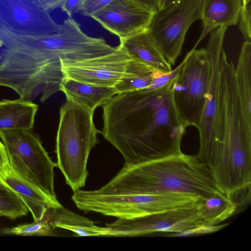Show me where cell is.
Masks as SVG:
<instances>
[{
	"mask_svg": "<svg viewBox=\"0 0 251 251\" xmlns=\"http://www.w3.org/2000/svg\"><path fill=\"white\" fill-rule=\"evenodd\" d=\"M11 168L6 148L0 138V176Z\"/></svg>",
	"mask_w": 251,
	"mask_h": 251,
	"instance_id": "f1b7e54d",
	"label": "cell"
},
{
	"mask_svg": "<svg viewBox=\"0 0 251 251\" xmlns=\"http://www.w3.org/2000/svg\"><path fill=\"white\" fill-rule=\"evenodd\" d=\"M238 93L244 117L251 124V43L243 44L235 68Z\"/></svg>",
	"mask_w": 251,
	"mask_h": 251,
	"instance_id": "d6986e66",
	"label": "cell"
},
{
	"mask_svg": "<svg viewBox=\"0 0 251 251\" xmlns=\"http://www.w3.org/2000/svg\"><path fill=\"white\" fill-rule=\"evenodd\" d=\"M154 13L135 0H112L91 18L121 41L148 31Z\"/></svg>",
	"mask_w": 251,
	"mask_h": 251,
	"instance_id": "8fae6325",
	"label": "cell"
},
{
	"mask_svg": "<svg viewBox=\"0 0 251 251\" xmlns=\"http://www.w3.org/2000/svg\"><path fill=\"white\" fill-rule=\"evenodd\" d=\"M38 109L37 104L20 98L0 100V131L31 130Z\"/></svg>",
	"mask_w": 251,
	"mask_h": 251,
	"instance_id": "e0dca14e",
	"label": "cell"
},
{
	"mask_svg": "<svg viewBox=\"0 0 251 251\" xmlns=\"http://www.w3.org/2000/svg\"><path fill=\"white\" fill-rule=\"evenodd\" d=\"M50 12L40 9L32 0H0V23L22 34L45 35L59 27Z\"/></svg>",
	"mask_w": 251,
	"mask_h": 251,
	"instance_id": "7c38bea8",
	"label": "cell"
},
{
	"mask_svg": "<svg viewBox=\"0 0 251 251\" xmlns=\"http://www.w3.org/2000/svg\"><path fill=\"white\" fill-rule=\"evenodd\" d=\"M173 79L158 88L117 94L102 106L100 133L122 154L124 166L182 153L186 128L173 101Z\"/></svg>",
	"mask_w": 251,
	"mask_h": 251,
	"instance_id": "6da1fadb",
	"label": "cell"
},
{
	"mask_svg": "<svg viewBox=\"0 0 251 251\" xmlns=\"http://www.w3.org/2000/svg\"><path fill=\"white\" fill-rule=\"evenodd\" d=\"M77 207L118 219H129L176 208L195 206L198 198L172 193L155 194H103L78 189L72 197Z\"/></svg>",
	"mask_w": 251,
	"mask_h": 251,
	"instance_id": "277c9868",
	"label": "cell"
},
{
	"mask_svg": "<svg viewBox=\"0 0 251 251\" xmlns=\"http://www.w3.org/2000/svg\"><path fill=\"white\" fill-rule=\"evenodd\" d=\"M225 33V31L222 28L212 30L210 32L206 49L211 62V78L207 100L197 127L200 139V149L197 156L208 167L216 141L215 121L219 65Z\"/></svg>",
	"mask_w": 251,
	"mask_h": 251,
	"instance_id": "30bf717a",
	"label": "cell"
},
{
	"mask_svg": "<svg viewBox=\"0 0 251 251\" xmlns=\"http://www.w3.org/2000/svg\"><path fill=\"white\" fill-rule=\"evenodd\" d=\"M103 194L184 193L205 200L224 194L210 168L197 155L179 154L125 167L95 190Z\"/></svg>",
	"mask_w": 251,
	"mask_h": 251,
	"instance_id": "7a4b0ae2",
	"label": "cell"
},
{
	"mask_svg": "<svg viewBox=\"0 0 251 251\" xmlns=\"http://www.w3.org/2000/svg\"><path fill=\"white\" fill-rule=\"evenodd\" d=\"M211 65L206 49L193 48L183 60L173 79V101L180 120L186 128H197L207 100Z\"/></svg>",
	"mask_w": 251,
	"mask_h": 251,
	"instance_id": "8992f818",
	"label": "cell"
},
{
	"mask_svg": "<svg viewBox=\"0 0 251 251\" xmlns=\"http://www.w3.org/2000/svg\"><path fill=\"white\" fill-rule=\"evenodd\" d=\"M202 0H183L154 13L148 32L171 65L181 53L190 26L201 19Z\"/></svg>",
	"mask_w": 251,
	"mask_h": 251,
	"instance_id": "ba28073f",
	"label": "cell"
},
{
	"mask_svg": "<svg viewBox=\"0 0 251 251\" xmlns=\"http://www.w3.org/2000/svg\"><path fill=\"white\" fill-rule=\"evenodd\" d=\"M112 0H84L81 10V14L91 17L95 13L100 10Z\"/></svg>",
	"mask_w": 251,
	"mask_h": 251,
	"instance_id": "d4e9b609",
	"label": "cell"
},
{
	"mask_svg": "<svg viewBox=\"0 0 251 251\" xmlns=\"http://www.w3.org/2000/svg\"><path fill=\"white\" fill-rule=\"evenodd\" d=\"M48 210L43 218L34 221L30 224L18 225L16 226L6 228L1 231L3 234H13L21 236L41 235L48 236L51 233V226L49 224Z\"/></svg>",
	"mask_w": 251,
	"mask_h": 251,
	"instance_id": "7402d4cb",
	"label": "cell"
},
{
	"mask_svg": "<svg viewBox=\"0 0 251 251\" xmlns=\"http://www.w3.org/2000/svg\"><path fill=\"white\" fill-rule=\"evenodd\" d=\"M49 224L52 228L72 231L78 236H106L107 228L95 225L92 220L78 215L62 205L48 210Z\"/></svg>",
	"mask_w": 251,
	"mask_h": 251,
	"instance_id": "ac0fdd59",
	"label": "cell"
},
{
	"mask_svg": "<svg viewBox=\"0 0 251 251\" xmlns=\"http://www.w3.org/2000/svg\"><path fill=\"white\" fill-rule=\"evenodd\" d=\"M133 58L153 69L168 73L172 65L157 47L148 31L120 41L119 44Z\"/></svg>",
	"mask_w": 251,
	"mask_h": 251,
	"instance_id": "2e32d148",
	"label": "cell"
},
{
	"mask_svg": "<svg viewBox=\"0 0 251 251\" xmlns=\"http://www.w3.org/2000/svg\"><path fill=\"white\" fill-rule=\"evenodd\" d=\"M40 9L50 12L60 7L65 0H32Z\"/></svg>",
	"mask_w": 251,
	"mask_h": 251,
	"instance_id": "83f0119b",
	"label": "cell"
},
{
	"mask_svg": "<svg viewBox=\"0 0 251 251\" xmlns=\"http://www.w3.org/2000/svg\"><path fill=\"white\" fill-rule=\"evenodd\" d=\"M0 179L13 190L31 213L34 221L42 219L50 208L62 206L42 191L18 176L10 168L0 176Z\"/></svg>",
	"mask_w": 251,
	"mask_h": 251,
	"instance_id": "4fadbf2b",
	"label": "cell"
},
{
	"mask_svg": "<svg viewBox=\"0 0 251 251\" xmlns=\"http://www.w3.org/2000/svg\"><path fill=\"white\" fill-rule=\"evenodd\" d=\"M251 0H241L239 18V29L246 40L251 38Z\"/></svg>",
	"mask_w": 251,
	"mask_h": 251,
	"instance_id": "cb8c5ba5",
	"label": "cell"
},
{
	"mask_svg": "<svg viewBox=\"0 0 251 251\" xmlns=\"http://www.w3.org/2000/svg\"><path fill=\"white\" fill-rule=\"evenodd\" d=\"M196 208L199 216L209 226L218 225L234 215L237 209L234 201L225 194L199 200Z\"/></svg>",
	"mask_w": 251,
	"mask_h": 251,
	"instance_id": "ffe728a7",
	"label": "cell"
},
{
	"mask_svg": "<svg viewBox=\"0 0 251 251\" xmlns=\"http://www.w3.org/2000/svg\"><path fill=\"white\" fill-rule=\"evenodd\" d=\"M226 225H218L213 226H202L196 228L188 229L181 232H179L176 235L186 236L190 235H200L202 234L209 233L211 232L218 231L226 226Z\"/></svg>",
	"mask_w": 251,
	"mask_h": 251,
	"instance_id": "484cf974",
	"label": "cell"
},
{
	"mask_svg": "<svg viewBox=\"0 0 251 251\" xmlns=\"http://www.w3.org/2000/svg\"><path fill=\"white\" fill-rule=\"evenodd\" d=\"M94 112L68 100L60 109L55 145L57 165L74 192L85 186L88 157L99 142L100 130L95 126Z\"/></svg>",
	"mask_w": 251,
	"mask_h": 251,
	"instance_id": "3957f363",
	"label": "cell"
},
{
	"mask_svg": "<svg viewBox=\"0 0 251 251\" xmlns=\"http://www.w3.org/2000/svg\"><path fill=\"white\" fill-rule=\"evenodd\" d=\"M13 171L22 179L57 201L54 189V168L52 161L38 137L31 130L0 131Z\"/></svg>",
	"mask_w": 251,
	"mask_h": 251,
	"instance_id": "5b68a950",
	"label": "cell"
},
{
	"mask_svg": "<svg viewBox=\"0 0 251 251\" xmlns=\"http://www.w3.org/2000/svg\"><path fill=\"white\" fill-rule=\"evenodd\" d=\"M28 211L18 195L0 179V217L14 220L26 215Z\"/></svg>",
	"mask_w": 251,
	"mask_h": 251,
	"instance_id": "44dd1931",
	"label": "cell"
},
{
	"mask_svg": "<svg viewBox=\"0 0 251 251\" xmlns=\"http://www.w3.org/2000/svg\"><path fill=\"white\" fill-rule=\"evenodd\" d=\"M60 91L65 95L66 100L93 111L97 107H102L118 94L114 87L95 86L65 77Z\"/></svg>",
	"mask_w": 251,
	"mask_h": 251,
	"instance_id": "9a60e30c",
	"label": "cell"
},
{
	"mask_svg": "<svg viewBox=\"0 0 251 251\" xmlns=\"http://www.w3.org/2000/svg\"><path fill=\"white\" fill-rule=\"evenodd\" d=\"M158 71L132 78H124L115 85L114 88L118 94L132 92L147 88Z\"/></svg>",
	"mask_w": 251,
	"mask_h": 251,
	"instance_id": "603a6c76",
	"label": "cell"
},
{
	"mask_svg": "<svg viewBox=\"0 0 251 251\" xmlns=\"http://www.w3.org/2000/svg\"><path fill=\"white\" fill-rule=\"evenodd\" d=\"M205 223L197 213L196 205L171 209L129 219H118L106 224V236H134L155 232H181Z\"/></svg>",
	"mask_w": 251,
	"mask_h": 251,
	"instance_id": "9c48e42d",
	"label": "cell"
},
{
	"mask_svg": "<svg viewBox=\"0 0 251 251\" xmlns=\"http://www.w3.org/2000/svg\"><path fill=\"white\" fill-rule=\"evenodd\" d=\"M241 6V0H202L200 20L203 29L194 48L212 30L236 25Z\"/></svg>",
	"mask_w": 251,
	"mask_h": 251,
	"instance_id": "5bb4252c",
	"label": "cell"
},
{
	"mask_svg": "<svg viewBox=\"0 0 251 251\" xmlns=\"http://www.w3.org/2000/svg\"><path fill=\"white\" fill-rule=\"evenodd\" d=\"M65 77L95 86L114 87L124 78L135 77L155 71L132 58L121 46L111 53L75 61L61 60Z\"/></svg>",
	"mask_w": 251,
	"mask_h": 251,
	"instance_id": "52a82bcc",
	"label": "cell"
},
{
	"mask_svg": "<svg viewBox=\"0 0 251 251\" xmlns=\"http://www.w3.org/2000/svg\"><path fill=\"white\" fill-rule=\"evenodd\" d=\"M2 46V41H1V38L0 36V49H1Z\"/></svg>",
	"mask_w": 251,
	"mask_h": 251,
	"instance_id": "1f68e13d",
	"label": "cell"
},
{
	"mask_svg": "<svg viewBox=\"0 0 251 251\" xmlns=\"http://www.w3.org/2000/svg\"><path fill=\"white\" fill-rule=\"evenodd\" d=\"M183 0H161V8L163 9Z\"/></svg>",
	"mask_w": 251,
	"mask_h": 251,
	"instance_id": "4dcf8cb0",
	"label": "cell"
},
{
	"mask_svg": "<svg viewBox=\"0 0 251 251\" xmlns=\"http://www.w3.org/2000/svg\"><path fill=\"white\" fill-rule=\"evenodd\" d=\"M84 0H65L60 8L69 18L80 12Z\"/></svg>",
	"mask_w": 251,
	"mask_h": 251,
	"instance_id": "4316f807",
	"label": "cell"
},
{
	"mask_svg": "<svg viewBox=\"0 0 251 251\" xmlns=\"http://www.w3.org/2000/svg\"><path fill=\"white\" fill-rule=\"evenodd\" d=\"M141 5L153 13L158 11L161 8V0H135Z\"/></svg>",
	"mask_w": 251,
	"mask_h": 251,
	"instance_id": "f546056e",
	"label": "cell"
}]
</instances>
